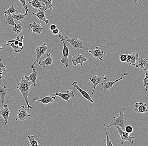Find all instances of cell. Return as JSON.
Masks as SVG:
<instances>
[{"label": "cell", "mask_w": 148, "mask_h": 146, "mask_svg": "<svg viewBox=\"0 0 148 146\" xmlns=\"http://www.w3.org/2000/svg\"><path fill=\"white\" fill-rule=\"evenodd\" d=\"M31 86H33V83L24 77L22 78V80L18 83V85L16 86V88L19 90L23 95V98L25 101L28 110H29L30 109L32 108V107L29 104L28 99L29 92Z\"/></svg>", "instance_id": "cell-1"}, {"label": "cell", "mask_w": 148, "mask_h": 146, "mask_svg": "<svg viewBox=\"0 0 148 146\" xmlns=\"http://www.w3.org/2000/svg\"><path fill=\"white\" fill-rule=\"evenodd\" d=\"M126 109L124 108H121L119 110V116L116 118L113 117L110 120V124H106L105 126L106 127H109L111 126L117 125L122 128V130H125V125L127 122L126 119L125 118L124 112Z\"/></svg>", "instance_id": "cell-2"}, {"label": "cell", "mask_w": 148, "mask_h": 146, "mask_svg": "<svg viewBox=\"0 0 148 146\" xmlns=\"http://www.w3.org/2000/svg\"><path fill=\"white\" fill-rule=\"evenodd\" d=\"M24 36H22L21 37L17 36L16 38L7 41L5 45L10 46L12 48L14 52L19 53L23 51L24 47Z\"/></svg>", "instance_id": "cell-3"}, {"label": "cell", "mask_w": 148, "mask_h": 146, "mask_svg": "<svg viewBox=\"0 0 148 146\" xmlns=\"http://www.w3.org/2000/svg\"><path fill=\"white\" fill-rule=\"evenodd\" d=\"M59 37H60L61 41L63 43V48L62 50V57L60 62L64 64V67H67L69 66V62L68 56L69 54V49L68 47L66 46V44L65 43L64 40H63V36L62 34L60 33L59 34Z\"/></svg>", "instance_id": "cell-4"}, {"label": "cell", "mask_w": 148, "mask_h": 146, "mask_svg": "<svg viewBox=\"0 0 148 146\" xmlns=\"http://www.w3.org/2000/svg\"><path fill=\"white\" fill-rule=\"evenodd\" d=\"M115 127L117 129L118 133L120 135L121 141L118 140V142L122 143L123 145L124 144L125 141H129L130 145H132L134 144V139L135 138V137L131 136H130L128 133L126 132H124L123 130H122V128L119 126L115 125Z\"/></svg>", "instance_id": "cell-5"}, {"label": "cell", "mask_w": 148, "mask_h": 146, "mask_svg": "<svg viewBox=\"0 0 148 146\" xmlns=\"http://www.w3.org/2000/svg\"><path fill=\"white\" fill-rule=\"evenodd\" d=\"M63 40L64 41L69 42L72 47V49L73 50L75 51H77L80 49H83V42L79 38L72 39L70 38L67 36L65 39L63 37H62Z\"/></svg>", "instance_id": "cell-6"}, {"label": "cell", "mask_w": 148, "mask_h": 146, "mask_svg": "<svg viewBox=\"0 0 148 146\" xmlns=\"http://www.w3.org/2000/svg\"><path fill=\"white\" fill-rule=\"evenodd\" d=\"M89 79L94 85L93 90H92L91 95H90V96H91V95L94 94L95 89H96V87L98 85H99V86H102L105 83L106 80V75H103L99 77H98L97 75H95L92 77H90V78H89Z\"/></svg>", "instance_id": "cell-7"}, {"label": "cell", "mask_w": 148, "mask_h": 146, "mask_svg": "<svg viewBox=\"0 0 148 146\" xmlns=\"http://www.w3.org/2000/svg\"><path fill=\"white\" fill-rule=\"evenodd\" d=\"M48 49V47H47V44L46 43H44L42 44L39 47H37L36 49V51L37 53V57L36 60L34 62L32 65L31 66V68L32 69L35 68V65L37 62H38L39 61L40 59L41 58L42 56L45 54L46 52V51Z\"/></svg>", "instance_id": "cell-8"}, {"label": "cell", "mask_w": 148, "mask_h": 146, "mask_svg": "<svg viewBox=\"0 0 148 146\" xmlns=\"http://www.w3.org/2000/svg\"><path fill=\"white\" fill-rule=\"evenodd\" d=\"M30 114L27 112V108L24 105H22L18 108L17 116L16 118V121H23L30 117Z\"/></svg>", "instance_id": "cell-9"}, {"label": "cell", "mask_w": 148, "mask_h": 146, "mask_svg": "<svg viewBox=\"0 0 148 146\" xmlns=\"http://www.w3.org/2000/svg\"><path fill=\"white\" fill-rule=\"evenodd\" d=\"M127 75H128L127 73H124L121 75V77L119 79H116L114 81H110L109 82H105L101 86V88L100 90L101 92H103V91H106L107 90L113 88V85L114 84H115L118 81L123 80V77Z\"/></svg>", "instance_id": "cell-10"}, {"label": "cell", "mask_w": 148, "mask_h": 146, "mask_svg": "<svg viewBox=\"0 0 148 146\" xmlns=\"http://www.w3.org/2000/svg\"><path fill=\"white\" fill-rule=\"evenodd\" d=\"M88 52L91 53L93 57L100 61H103V57L106 55V53L103 52V51L101 50L100 48L98 46L96 47L95 50H88Z\"/></svg>", "instance_id": "cell-11"}, {"label": "cell", "mask_w": 148, "mask_h": 146, "mask_svg": "<svg viewBox=\"0 0 148 146\" xmlns=\"http://www.w3.org/2000/svg\"><path fill=\"white\" fill-rule=\"evenodd\" d=\"M72 86L75 88H76L79 92L81 94L82 96L85 99L89 101H90L91 103H94V101L92 100L91 97V96L86 91L83 90L82 88H80L78 86V82L77 81H74L73 83L72 84Z\"/></svg>", "instance_id": "cell-12"}, {"label": "cell", "mask_w": 148, "mask_h": 146, "mask_svg": "<svg viewBox=\"0 0 148 146\" xmlns=\"http://www.w3.org/2000/svg\"><path fill=\"white\" fill-rule=\"evenodd\" d=\"M88 60L82 54L74 55L72 57V64L75 66H77L78 64L82 66L85 62L88 61Z\"/></svg>", "instance_id": "cell-13"}, {"label": "cell", "mask_w": 148, "mask_h": 146, "mask_svg": "<svg viewBox=\"0 0 148 146\" xmlns=\"http://www.w3.org/2000/svg\"><path fill=\"white\" fill-rule=\"evenodd\" d=\"M135 66L138 69H142L144 71H147L148 69V59L139 58L136 62Z\"/></svg>", "instance_id": "cell-14"}, {"label": "cell", "mask_w": 148, "mask_h": 146, "mask_svg": "<svg viewBox=\"0 0 148 146\" xmlns=\"http://www.w3.org/2000/svg\"><path fill=\"white\" fill-rule=\"evenodd\" d=\"M146 103L142 102H136L134 106V110L137 113H147L148 112V109Z\"/></svg>", "instance_id": "cell-15"}, {"label": "cell", "mask_w": 148, "mask_h": 146, "mask_svg": "<svg viewBox=\"0 0 148 146\" xmlns=\"http://www.w3.org/2000/svg\"><path fill=\"white\" fill-rule=\"evenodd\" d=\"M55 96H58L62 98L63 99L66 101V102H69V99L70 98L74 97L75 96V94H74L73 91L72 90H69L66 91L65 93L63 94L61 92H56L55 94Z\"/></svg>", "instance_id": "cell-16"}, {"label": "cell", "mask_w": 148, "mask_h": 146, "mask_svg": "<svg viewBox=\"0 0 148 146\" xmlns=\"http://www.w3.org/2000/svg\"><path fill=\"white\" fill-rule=\"evenodd\" d=\"M10 113V109L8 108L7 104H5L1 107L0 109V115L2 116L4 119L5 125H6L8 123V119Z\"/></svg>", "instance_id": "cell-17"}, {"label": "cell", "mask_w": 148, "mask_h": 146, "mask_svg": "<svg viewBox=\"0 0 148 146\" xmlns=\"http://www.w3.org/2000/svg\"><path fill=\"white\" fill-rule=\"evenodd\" d=\"M45 5L41 8V9H39L38 12L37 13H33L32 15L36 16L38 19L40 21H43L46 23V25L49 24V21L48 19H46V16L45 15Z\"/></svg>", "instance_id": "cell-18"}, {"label": "cell", "mask_w": 148, "mask_h": 146, "mask_svg": "<svg viewBox=\"0 0 148 146\" xmlns=\"http://www.w3.org/2000/svg\"><path fill=\"white\" fill-rule=\"evenodd\" d=\"M139 55L138 52H135L131 54L127 55V60L126 62L129 64V65L135 66L136 62L138 60Z\"/></svg>", "instance_id": "cell-19"}, {"label": "cell", "mask_w": 148, "mask_h": 146, "mask_svg": "<svg viewBox=\"0 0 148 146\" xmlns=\"http://www.w3.org/2000/svg\"><path fill=\"white\" fill-rule=\"evenodd\" d=\"M56 96H55L54 97H51V96H46L45 97L42 99H33V101H38L41 102L42 103L44 104V106H46L47 104L49 103H51L54 101L56 99Z\"/></svg>", "instance_id": "cell-20"}, {"label": "cell", "mask_w": 148, "mask_h": 146, "mask_svg": "<svg viewBox=\"0 0 148 146\" xmlns=\"http://www.w3.org/2000/svg\"><path fill=\"white\" fill-rule=\"evenodd\" d=\"M10 88H7L5 86L3 87L0 86V98L1 100V103L5 102V99L10 93Z\"/></svg>", "instance_id": "cell-21"}, {"label": "cell", "mask_w": 148, "mask_h": 146, "mask_svg": "<svg viewBox=\"0 0 148 146\" xmlns=\"http://www.w3.org/2000/svg\"><path fill=\"white\" fill-rule=\"evenodd\" d=\"M53 59L51 57V53H48L47 54V58L44 60L39 61L38 64L43 68H45L46 66L51 65L53 63Z\"/></svg>", "instance_id": "cell-22"}, {"label": "cell", "mask_w": 148, "mask_h": 146, "mask_svg": "<svg viewBox=\"0 0 148 146\" xmlns=\"http://www.w3.org/2000/svg\"><path fill=\"white\" fill-rule=\"evenodd\" d=\"M30 28L32 29V32L39 34L42 33L43 30V28L42 27L41 23L33 22L30 24Z\"/></svg>", "instance_id": "cell-23"}, {"label": "cell", "mask_w": 148, "mask_h": 146, "mask_svg": "<svg viewBox=\"0 0 148 146\" xmlns=\"http://www.w3.org/2000/svg\"><path fill=\"white\" fill-rule=\"evenodd\" d=\"M37 77H38V72L36 71L35 68L32 69V73L29 76L25 75L24 77L27 79V80L31 81L33 83V87H35L36 85V80Z\"/></svg>", "instance_id": "cell-24"}, {"label": "cell", "mask_w": 148, "mask_h": 146, "mask_svg": "<svg viewBox=\"0 0 148 146\" xmlns=\"http://www.w3.org/2000/svg\"><path fill=\"white\" fill-rule=\"evenodd\" d=\"M28 2L31 4L33 8L37 9H41L45 5V4H42L39 0H31V1H28Z\"/></svg>", "instance_id": "cell-25"}, {"label": "cell", "mask_w": 148, "mask_h": 146, "mask_svg": "<svg viewBox=\"0 0 148 146\" xmlns=\"http://www.w3.org/2000/svg\"><path fill=\"white\" fill-rule=\"evenodd\" d=\"M28 141L27 146L30 144L31 146H39V144H40V142H38L35 140V137L32 135H29L28 136Z\"/></svg>", "instance_id": "cell-26"}, {"label": "cell", "mask_w": 148, "mask_h": 146, "mask_svg": "<svg viewBox=\"0 0 148 146\" xmlns=\"http://www.w3.org/2000/svg\"><path fill=\"white\" fill-rule=\"evenodd\" d=\"M22 23V21H21L19 23L16 24L13 27V28L12 29V30L18 35L19 33H22V30L23 28Z\"/></svg>", "instance_id": "cell-27"}, {"label": "cell", "mask_w": 148, "mask_h": 146, "mask_svg": "<svg viewBox=\"0 0 148 146\" xmlns=\"http://www.w3.org/2000/svg\"><path fill=\"white\" fill-rule=\"evenodd\" d=\"M40 1L44 3L45 5V11H47L48 9H49L50 11L53 10V5L52 2V0H39Z\"/></svg>", "instance_id": "cell-28"}, {"label": "cell", "mask_w": 148, "mask_h": 146, "mask_svg": "<svg viewBox=\"0 0 148 146\" xmlns=\"http://www.w3.org/2000/svg\"><path fill=\"white\" fill-rule=\"evenodd\" d=\"M13 14L8 15V16L5 18L6 24L8 25H12L14 26L16 25L13 18Z\"/></svg>", "instance_id": "cell-29"}, {"label": "cell", "mask_w": 148, "mask_h": 146, "mask_svg": "<svg viewBox=\"0 0 148 146\" xmlns=\"http://www.w3.org/2000/svg\"><path fill=\"white\" fill-rule=\"evenodd\" d=\"M27 14H22L21 13H18V14H14V15L13 18L14 20L21 22L23 21V19H25V16L27 15Z\"/></svg>", "instance_id": "cell-30"}, {"label": "cell", "mask_w": 148, "mask_h": 146, "mask_svg": "<svg viewBox=\"0 0 148 146\" xmlns=\"http://www.w3.org/2000/svg\"><path fill=\"white\" fill-rule=\"evenodd\" d=\"M17 10L14 8V5H12L11 7H9L6 11L4 12V16H6L7 15L15 14L16 12H17Z\"/></svg>", "instance_id": "cell-31"}, {"label": "cell", "mask_w": 148, "mask_h": 146, "mask_svg": "<svg viewBox=\"0 0 148 146\" xmlns=\"http://www.w3.org/2000/svg\"><path fill=\"white\" fill-rule=\"evenodd\" d=\"M143 84L144 89L148 91V71L146 72V75L143 79Z\"/></svg>", "instance_id": "cell-32"}, {"label": "cell", "mask_w": 148, "mask_h": 146, "mask_svg": "<svg viewBox=\"0 0 148 146\" xmlns=\"http://www.w3.org/2000/svg\"><path fill=\"white\" fill-rule=\"evenodd\" d=\"M104 128H105V133H106V146H113L112 143V141H111L110 139L109 138V137L108 136V133H107V130H106V127L105 126V125H104Z\"/></svg>", "instance_id": "cell-33"}, {"label": "cell", "mask_w": 148, "mask_h": 146, "mask_svg": "<svg viewBox=\"0 0 148 146\" xmlns=\"http://www.w3.org/2000/svg\"><path fill=\"white\" fill-rule=\"evenodd\" d=\"M23 4V7L25 10V13L28 14V9L27 8V5L26 4V0H18Z\"/></svg>", "instance_id": "cell-34"}, {"label": "cell", "mask_w": 148, "mask_h": 146, "mask_svg": "<svg viewBox=\"0 0 148 146\" xmlns=\"http://www.w3.org/2000/svg\"><path fill=\"white\" fill-rule=\"evenodd\" d=\"M125 131L129 134H131L134 131V128L131 125H127L125 127Z\"/></svg>", "instance_id": "cell-35"}, {"label": "cell", "mask_w": 148, "mask_h": 146, "mask_svg": "<svg viewBox=\"0 0 148 146\" xmlns=\"http://www.w3.org/2000/svg\"><path fill=\"white\" fill-rule=\"evenodd\" d=\"M5 69H6V67L3 65L1 59H0V72L2 73H3L5 71Z\"/></svg>", "instance_id": "cell-36"}, {"label": "cell", "mask_w": 148, "mask_h": 146, "mask_svg": "<svg viewBox=\"0 0 148 146\" xmlns=\"http://www.w3.org/2000/svg\"><path fill=\"white\" fill-rule=\"evenodd\" d=\"M120 61L122 62H126L127 60L126 54H122V55H120Z\"/></svg>", "instance_id": "cell-37"}, {"label": "cell", "mask_w": 148, "mask_h": 146, "mask_svg": "<svg viewBox=\"0 0 148 146\" xmlns=\"http://www.w3.org/2000/svg\"><path fill=\"white\" fill-rule=\"evenodd\" d=\"M50 29L51 30V31H53V30L57 28V27H56V25H55V24H52L50 26Z\"/></svg>", "instance_id": "cell-38"}, {"label": "cell", "mask_w": 148, "mask_h": 146, "mask_svg": "<svg viewBox=\"0 0 148 146\" xmlns=\"http://www.w3.org/2000/svg\"><path fill=\"white\" fill-rule=\"evenodd\" d=\"M52 33L54 35H58L59 33V29L57 28L53 30Z\"/></svg>", "instance_id": "cell-39"}, {"label": "cell", "mask_w": 148, "mask_h": 146, "mask_svg": "<svg viewBox=\"0 0 148 146\" xmlns=\"http://www.w3.org/2000/svg\"><path fill=\"white\" fill-rule=\"evenodd\" d=\"M2 74L3 73H1V72H0V81H1V80L2 78L3 77Z\"/></svg>", "instance_id": "cell-40"}, {"label": "cell", "mask_w": 148, "mask_h": 146, "mask_svg": "<svg viewBox=\"0 0 148 146\" xmlns=\"http://www.w3.org/2000/svg\"><path fill=\"white\" fill-rule=\"evenodd\" d=\"M0 49H2V46L1 45H0Z\"/></svg>", "instance_id": "cell-41"}, {"label": "cell", "mask_w": 148, "mask_h": 146, "mask_svg": "<svg viewBox=\"0 0 148 146\" xmlns=\"http://www.w3.org/2000/svg\"><path fill=\"white\" fill-rule=\"evenodd\" d=\"M138 1V0H134V1L135 2H137Z\"/></svg>", "instance_id": "cell-42"}]
</instances>
